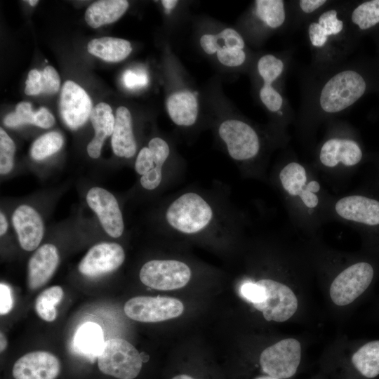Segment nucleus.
Segmentation results:
<instances>
[{
    "label": "nucleus",
    "instance_id": "nucleus-28",
    "mask_svg": "<svg viewBox=\"0 0 379 379\" xmlns=\"http://www.w3.org/2000/svg\"><path fill=\"white\" fill-rule=\"evenodd\" d=\"M255 11L258 18L271 29L280 27L286 20L284 1L281 0H257Z\"/></svg>",
    "mask_w": 379,
    "mask_h": 379
},
{
    "label": "nucleus",
    "instance_id": "nucleus-39",
    "mask_svg": "<svg viewBox=\"0 0 379 379\" xmlns=\"http://www.w3.org/2000/svg\"><path fill=\"white\" fill-rule=\"evenodd\" d=\"M13 299L11 288L5 284H0V314L5 315L13 308Z\"/></svg>",
    "mask_w": 379,
    "mask_h": 379
},
{
    "label": "nucleus",
    "instance_id": "nucleus-32",
    "mask_svg": "<svg viewBox=\"0 0 379 379\" xmlns=\"http://www.w3.org/2000/svg\"><path fill=\"white\" fill-rule=\"evenodd\" d=\"M62 145L63 138L60 133L52 131L45 133L32 144L31 157L35 160H42L59 151Z\"/></svg>",
    "mask_w": 379,
    "mask_h": 379
},
{
    "label": "nucleus",
    "instance_id": "nucleus-27",
    "mask_svg": "<svg viewBox=\"0 0 379 379\" xmlns=\"http://www.w3.org/2000/svg\"><path fill=\"white\" fill-rule=\"evenodd\" d=\"M357 371L365 378L379 375V340H371L360 346L352 357Z\"/></svg>",
    "mask_w": 379,
    "mask_h": 379
},
{
    "label": "nucleus",
    "instance_id": "nucleus-45",
    "mask_svg": "<svg viewBox=\"0 0 379 379\" xmlns=\"http://www.w3.org/2000/svg\"><path fill=\"white\" fill-rule=\"evenodd\" d=\"M171 379H194V378L186 374H179L174 376Z\"/></svg>",
    "mask_w": 379,
    "mask_h": 379
},
{
    "label": "nucleus",
    "instance_id": "nucleus-44",
    "mask_svg": "<svg viewBox=\"0 0 379 379\" xmlns=\"http://www.w3.org/2000/svg\"><path fill=\"white\" fill-rule=\"evenodd\" d=\"M1 336H0V338H1V346H0V350H1V352H3L6 346H7V340L5 337V335H4V333L2 332H1Z\"/></svg>",
    "mask_w": 379,
    "mask_h": 379
},
{
    "label": "nucleus",
    "instance_id": "nucleus-4",
    "mask_svg": "<svg viewBox=\"0 0 379 379\" xmlns=\"http://www.w3.org/2000/svg\"><path fill=\"white\" fill-rule=\"evenodd\" d=\"M100 371L118 379H134L140 373L142 359L136 348L122 338L105 342L98 357Z\"/></svg>",
    "mask_w": 379,
    "mask_h": 379
},
{
    "label": "nucleus",
    "instance_id": "nucleus-36",
    "mask_svg": "<svg viewBox=\"0 0 379 379\" xmlns=\"http://www.w3.org/2000/svg\"><path fill=\"white\" fill-rule=\"evenodd\" d=\"M218 61L227 67H238L246 60V55L244 49L223 47L216 53Z\"/></svg>",
    "mask_w": 379,
    "mask_h": 379
},
{
    "label": "nucleus",
    "instance_id": "nucleus-35",
    "mask_svg": "<svg viewBox=\"0 0 379 379\" xmlns=\"http://www.w3.org/2000/svg\"><path fill=\"white\" fill-rule=\"evenodd\" d=\"M15 143L5 131L0 128V173H8L13 167Z\"/></svg>",
    "mask_w": 379,
    "mask_h": 379
},
{
    "label": "nucleus",
    "instance_id": "nucleus-25",
    "mask_svg": "<svg viewBox=\"0 0 379 379\" xmlns=\"http://www.w3.org/2000/svg\"><path fill=\"white\" fill-rule=\"evenodd\" d=\"M89 53L107 62H119L126 58L132 51L131 43L115 37H101L90 41L87 46Z\"/></svg>",
    "mask_w": 379,
    "mask_h": 379
},
{
    "label": "nucleus",
    "instance_id": "nucleus-3",
    "mask_svg": "<svg viewBox=\"0 0 379 379\" xmlns=\"http://www.w3.org/2000/svg\"><path fill=\"white\" fill-rule=\"evenodd\" d=\"M376 273V265L371 260L350 265L332 281L329 289L331 300L338 306L353 302L371 287Z\"/></svg>",
    "mask_w": 379,
    "mask_h": 379
},
{
    "label": "nucleus",
    "instance_id": "nucleus-29",
    "mask_svg": "<svg viewBox=\"0 0 379 379\" xmlns=\"http://www.w3.org/2000/svg\"><path fill=\"white\" fill-rule=\"evenodd\" d=\"M64 295L60 286H55L43 291L35 301V310L40 318L46 321H53L57 317L55 306L60 303Z\"/></svg>",
    "mask_w": 379,
    "mask_h": 379
},
{
    "label": "nucleus",
    "instance_id": "nucleus-18",
    "mask_svg": "<svg viewBox=\"0 0 379 379\" xmlns=\"http://www.w3.org/2000/svg\"><path fill=\"white\" fill-rule=\"evenodd\" d=\"M363 158V152L359 145L354 140L347 138H331L321 147L319 160L329 168L342 164L345 166L357 165Z\"/></svg>",
    "mask_w": 379,
    "mask_h": 379
},
{
    "label": "nucleus",
    "instance_id": "nucleus-9",
    "mask_svg": "<svg viewBox=\"0 0 379 379\" xmlns=\"http://www.w3.org/2000/svg\"><path fill=\"white\" fill-rule=\"evenodd\" d=\"M218 133L225 143L230 156L237 161L254 158L259 152L260 143L258 133L248 124L238 119L222 121Z\"/></svg>",
    "mask_w": 379,
    "mask_h": 379
},
{
    "label": "nucleus",
    "instance_id": "nucleus-46",
    "mask_svg": "<svg viewBox=\"0 0 379 379\" xmlns=\"http://www.w3.org/2000/svg\"><path fill=\"white\" fill-rule=\"evenodd\" d=\"M255 379H280V378H274V377H272V376H270V375H267V376H260V377H258Z\"/></svg>",
    "mask_w": 379,
    "mask_h": 379
},
{
    "label": "nucleus",
    "instance_id": "nucleus-19",
    "mask_svg": "<svg viewBox=\"0 0 379 379\" xmlns=\"http://www.w3.org/2000/svg\"><path fill=\"white\" fill-rule=\"evenodd\" d=\"M59 264L57 248L51 244L40 246L28 263V285L35 290L45 285L53 275Z\"/></svg>",
    "mask_w": 379,
    "mask_h": 379
},
{
    "label": "nucleus",
    "instance_id": "nucleus-16",
    "mask_svg": "<svg viewBox=\"0 0 379 379\" xmlns=\"http://www.w3.org/2000/svg\"><path fill=\"white\" fill-rule=\"evenodd\" d=\"M60 371L59 359L45 351L29 352L19 358L13 367L15 379H55Z\"/></svg>",
    "mask_w": 379,
    "mask_h": 379
},
{
    "label": "nucleus",
    "instance_id": "nucleus-14",
    "mask_svg": "<svg viewBox=\"0 0 379 379\" xmlns=\"http://www.w3.org/2000/svg\"><path fill=\"white\" fill-rule=\"evenodd\" d=\"M86 201L97 214L105 231L112 237H119L124 229V220L117 200L105 189L95 187L87 193Z\"/></svg>",
    "mask_w": 379,
    "mask_h": 379
},
{
    "label": "nucleus",
    "instance_id": "nucleus-47",
    "mask_svg": "<svg viewBox=\"0 0 379 379\" xmlns=\"http://www.w3.org/2000/svg\"><path fill=\"white\" fill-rule=\"evenodd\" d=\"M29 5L32 6H36L38 3H39V1L37 0H29V1H27Z\"/></svg>",
    "mask_w": 379,
    "mask_h": 379
},
{
    "label": "nucleus",
    "instance_id": "nucleus-41",
    "mask_svg": "<svg viewBox=\"0 0 379 379\" xmlns=\"http://www.w3.org/2000/svg\"><path fill=\"white\" fill-rule=\"evenodd\" d=\"M300 10L307 14L312 13L327 3L325 0H301L298 1Z\"/></svg>",
    "mask_w": 379,
    "mask_h": 379
},
{
    "label": "nucleus",
    "instance_id": "nucleus-37",
    "mask_svg": "<svg viewBox=\"0 0 379 379\" xmlns=\"http://www.w3.org/2000/svg\"><path fill=\"white\" fill-rule=\"evenodd\" d=\"M241 295L253 305L262 302L265 299L264 288L256 282H246L240 287Z\"/></svg>",
    "mask_w": 379,
    "mask_h": 379
},
{
    "label": "nucleus",
    "instance_id": "nucleus-10",
    "mask_svg": "<svg viewBox=\"0 0 379 379\" xmlns=\"http://www.w3.org/2000/svg\"><path fill=\"white\" fill-rule=\"evenodd\" d=\"M337 214L372 231L374 242L379 244V200L361 194L350 195L339 199L335 205Z\"/></svg>",
    "mask_w": 379,
    "mask_h": 379
},
{
    "label": "nucleus",
    "instance_id": "nucleus-31",
    "mask_svg": "<svg viewBox=\"0 0 379 379\" xmlns=\"http://www.w3.org/2000/svg\"><path fill=\"white\" fill-rule=\"evenodd\" d=\"M284 63L280 58L272 54L262 55L258 61L257 69L263 81L262 88H274L272 84L282 74Z\"/></svg>",
    "mask_w": 379,
    "mask_h": 379
},
{
    "label": "nucleus",
    "instance_id": "nucleus-38",
    "mask_svg": "<svg viewBox=\"0 0 379 379\" xmlns=\"http://www.w3.org/2000/svg\"><path fill=\"white\" fill-rule=\"evenodd\" d=\"M147 75L142 71H133L128 69L123 76L124 85L130 89L142 88L148 84Z\"/></svg>",
    "mask_w": 379,
    "mask_h": 379
},
{
    "label": "nucleus",
    "instance_id": "nucleus-8",
    "mask_svg": "<svg viewBox=\"0 0 379 379\" xmlns=\"http://www.w3.org/2000/svg\"><path fill=\"white\" fill-rule=\"evenodd\" d=\"M265 290V299L253 307L262 312L267 321L283 322L289 319L298 309V299L286 284L270 279L257 281Z\"/></svg>",
    "mask_w": 379,
    "mask_h": 379
},
{
    "label": "nucleus",
    "instance_id": "nucleus-24",
    "mask_svg": "<svg viewBox=\"0 0 379 379\" xmlns=\"http://www.w3.org/2000/svg\"><path fill=\"white\" fill-rule=\"evenodd\" d=\"M128 8L126 0H101L93 3L86 11L85 20L93 27L112 23L120 18Z\"/></svg>",
    "mask_w": 379,
    "mask_h": 379
},
{
    "label": "nucleus",
    "instance_id": "nucleus-40",
    "mask_svg": "<svg viewBox=\"0 0 379 379\" xmlns=\"http://www.w3.org/2000/svg\"><path fill=\"white\" fill-rule=\"evenodd\" d=\"M55 124V118L53 114L45 107H41L35 112L34 125L43 128H48Z\"/></svg>",
    "mask_w": 379,
    "mask_h": 379
},
{
    "label": "nucleus",
    "instance_id": "nucleus-23",
    "mask_svg": "<svg viewBox=\"0 0 379 379\" xmlns=\"http://www.w3.org/2000/svg\"><path fill=\"white\" fill-rule=\"evenodd\" d=\"M166 108L171 119L178 126H190L197 121L199 113L197 99L190 91L172 93L166 100Z\"/></svg>",
    "mask_w": 379,
    "mask_h": 379
},
{
    "label": "nucleus",
    "instance_id": "nucleus-11",
    "mask_svg": "<svg viewBox=\"0 0 379 379\" xmlns=\"http://www.w3.org/2000/svg\"><path fill=\"white\" fill-rule=\"evenodd\" d=\"M170 154V147L164 139H151L147 147L139 152L135 163V171L141 175L140 184L146 190H154L162 180V167Z\"/></svg>",
    "mask_w": 379,
    "mask_h": 379
},
{
    "label": "nucleus",
    "instance_id": "nucleus-30",
    "mask_svg": "<svg viewBox=\"0 0 379 379\" xmlns=\"http://www.w3.org/2000/svg\"><path fill=\"white\" fill-rule=\"evenodd\" d=\"M352 22L359 29H369L379 24V0L359 4L351 13Z\"/></svg>",
    "mask_w": 379,
    "mask_h": 379
},
{
    "label": "nucleus",
    "instance_id": "nucleus-20",
    "mask_svg": "<svg viewBox=\"0 0 379 379\" xmlns=\"http://www.w3.org/2000/svg\"><path fill=\"white\" fill-rule=\"evenodd\" d=\"M345 25L336 9L324 11L307 28L311 45L318 49L324 48L343 33Z\"/></svg>",
    "mask_w": 379,
    "mask_h": 379
},
{
    "label": "nucleus",
    "instance_id": "nucleus-17",
    "mask_svg": "<svg viewBox=\"0 0 379 379\" xmlns=\"http://www.w3.org/2000/svg\"><path fill=\"white\" fill-rule=\"evenodd\" d=\"M20 246L25 251L35 250L44 236V224L38 212L27 205H21L12 217Z\"/></svg>",
    "mask_w": 379,
    "mask_h": 379
},
{
    "label": "nucleus",
    "instance_id": "nucleus-21",
    "mask_svg": "<svg viewBox=\"0 0 379 379\" xmlns=\"http://www.w3.org/2000/svg\"><path fill=\"white\" fill-rule=\"evenodd\" d=\"M111 142L113 152L117 157L131 158L136 152L137 144L133 135L131 114L124 106L118 107L116 111Z\"/></svg>",
    "mask_w": 379,
    "mask_h": 379
},
{
    "label": "nucleus",
    "instance_id": "nucleus-33",
    "mask_svg": "<svg viewBox=\"0 0 379 379\" xmlns=\"http://www.w3.org/2000/svg\"><path fill=\"white\" fill-rule=\"evenodd\" d=\"M41 73L39 82L36 84L26 82L25 94L35 95L40 93L53 94L58 92L60 85V79L55 68L47 66Z\"/></svg>",
    "mask_w": 379,
    "mask_h": 379
},
{
    "label": "nucleus",
    "instance_id": "nucleus-2",
    "mask_svg": "<svg viewBox=\"0 0 379 379\" xmlns=\"http://www.w3.org/2000/svg\"><path fill=\"white\" fill-rule=\"evenodd\" d=\"M213 217L211 205L199 194L187 192L168 207L166 219L174 230L187 234L198 233L207 227Z\"/></svg>",
    "mask_w": 379,
    "mask_h": 379
},
{
    "label": "nucleus",
    "instance_id": "nucleus-42",
    "mask_svg": "<svg viewBox=\"0 0 379 379\" xmlns=\"http://www.w3.org/2000/svg\"><path fill=\"white\" fill-rule=\"evenodd\" d=\"M161 2L167 13L171 12L178 3L176 0H162Z\"/></svg>",
    "mask_w": 379,
    "mask_h": 379
},
{
    "label": "nucleus",
    "instance_id": "nucleus-6",
    "mask_svg": "<svg viewBox=\"0 0 379 379\" xmlns=\"http://www.w3.org/2000/svg\"><path fill=\"white\" fill-rule=\"evenodd\" d=\"M301 359V345L295 338H285L265 348L260 357L262 371L270 376L285 379L292 377Z\"/></svg>",
    "mask_w": 379,
    "mask_h": 379
},
{
    "label": "nucleus",
    "instance_id": "nucleus-7",
    "mask_svg": "<svg viewBox=\"0 0 379 379\" xmlns=\"http://www.w3.org/2000/svg\"><path fill=\"white\" fill-rule=\"evenodd\" d=\"M124 310L126 315L134 321L152 323L180 316L184 305L173 298L137 296L129 299Z\"/></svg>",
    "mask_w": 379,
    "mask_h": 379
},
{
    "label": "nucleus",
    "instance_id": "nucleus-13",
    "mask_svg": "<svg viewBox=\"0 0 379 379\" xmlns=\"http://www.w3.org/2000/svg\"><path fill=\"white\" fill-rule=\"evenodd\" d=\"M125 253L121 245L102 242L91 247L79 265V272L95 277L112 272L124 262Z\"/></svg>",
    "mask_w": 379,
    "mask_h": 379
},
{
    "label": "nucleus",
    "instance_id": "nucleus-43",
    "mask_svg": "<svg viewBox=\"0 0 379 379\" xmlns=\"http://www.w3.org/2000/svg\"><path fill=\"white\" fill-rule=\"evenodd\" d=\"M8 229V222L5 217V215L3 214L2 212H1L0 214V234L1 236L4 235Z\"/></svg>",
    "mask_w": 379,
    "mask_h": 379
},
{
    "label": "nucleus",
    "instance_id": "nucleus-5",
    "mask_svg": "<svg viewBox=\"0 0 379 379\" xmlns=\"http://www.w3.org/2000/svg\"><path fill=\"white\" fill-rule=\"evenodd\" d=\"M191 270L175 260H153L140 269V279L145 286L157 290L170 291L184 287L190 280Z\"/></svg>",
    "mask_w": 379,
    "mask_h": 379
},
{
    "label": "nucleus",
    "instance_id": "nucleus-15",
    "mask_svg": "<svg viewBox=\"0 0 379 379\" xmlns=\"http://www.w3.org/2000/svg\"><path fill=\"white\" fill-rule=\"evenodd\" d=\"M279 179L284 190L291 196L298 197L306 207L313 208L318 205L320 184L316 180L307 182L302 165L295 161L287 164L281 170Z\"/></svg>",
    "mask_w": 379,
    "mask_h": 379
},
{
    "label": "nucleus",
    "instance_id": "nucleus-12",
    "mask_svg": "<svg viewBox=\"0 0 379 379\" xmlns=\"http://www.w3.org/2000/svg\"><path fill=\"white\" fill-rule=\"evenodd\" d=\"M60 112L65 124L72 129L83 126L90 117L92 102L79 85L68 80L62 86L60 98Z\"/></svg>",
    "mask_w": 379,
    "mask_h": 379
},
{
    "label": "nucleus",
    "instance_id": "nucleus-1",
    "mask_svg": "<svg viewBox=\"0 0 379 379\" xmlns=\"http://www.w3.org/2000/svg\"><path fill=\"white\" fill-rule=\"evenodd\" d=\"M366 89V81L358 72H338L322 86L319 96V107L327 114L340 112L359 100Z\"/></svg>",
    "mask_w": 379,
    "mask_h": 379
},
{
    "label": "nucleus",
    "instance_id": "nucleus-34",
    "mask_svg": "<svg viewBox=\"0 0 379 379\" xmlns=\"http://www.w3.org/2000/svg\"><path fill=\"white\" fill-rule=\"evenodd\" d=\"M35 112L32 110V105L27 102H20L15 112L7 114L4 123L8 127H18L26 124H34Z\"/></svg>",
    "mask_w": 379,
    "mask_h": 379
},
{
    "label": "nucleus",
    "instance_id": "nucleus-26",
    "mask_svg": "<svg viewBox=\"0 0 379 379\" xmlns=\"http://www.w3.org/2000/svg\"><path fill=\"white\" fill-rule=\"evenodd\" d=\"M105 344L103 331L100 326L88 321L77 331L74 345L77 351L89 358L98 357Z\"/></svg>",
    "mask_w": 379,
    "mask_h": 379
},
{
    "label": "nucleus",
    "instance_id": "nucleus-22",
    "mask_svg": "<svg viewBox=\"0 0 379 379\" xmlns=\"http://www.w3.org/2000/svg\"><path fill=\"white\" fill-rule=\"evenodd\" d=\"M90 119L95 135L87 146V152L91 158L97 159L100 155L105 140L112 135L115 117L108 104L100 102L93 108Z\"/></svg>",
    "mask_w": 379,
    "mask_h": 379
}]
</instances>
